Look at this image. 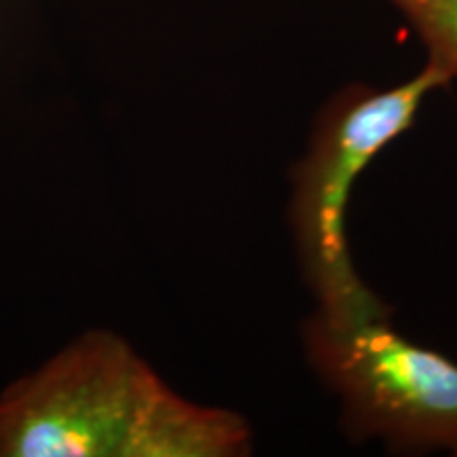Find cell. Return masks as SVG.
Segmentation results:
<instances>
[{
  "mask_svg": "<svg viewBox=\"0 0 457 457\" xmlns=\"http://www.w3.org/2000/svg\"><path fill=\"white\" fill-rule=\"evenodd\" d=\"M237 413L165 384L111 330H89L0 392V457H239Z\"/></svg>",
  "mask_w": 457,
  "mask_h": 457,
  "instance_id": "6da1fadb",
  "label": "cell"
},
{
  "mask_svg": "<svg viewBox=\"0 0 457 457\" xmlns=\"http://www.w3.org/2000/svg\"><path fill=\"white\" fill-rule=\"evenodd\" d=\"M451 77L453 72L432 57L407 83L352 100L330 114L301 163L293 227L322 322L350 327L386 318L381 303L353 270L345 237L347 205L367 165L409 129L421 102Z\"/></svg>",
  "mask_w": 457,
  "mask_h": 457,
  "instance_id": "7a4b0ae2",
  "label": "cell"
},
{
  "mask_svg": "<svg viewBox=\"0 0 457 457\" xmlns=\"http://www.w3.org/2000/svg\"><path fill=\"white\" fill-rule=\"evenodd\" d=\"M310 347L362 428L394 441L457 449V364L415 345L384 318L350 327L313 320Z\"/></svg>",
  "mask_w": 457,
  "mask_h": 457,
  "instance_id": "3957f363",
  "label": "cell"
},
{
  "mask_svg": "<svg viewBox=\"0 0 457 457\" xmlns=\"http://www.w3.org/2000/svg\"><path fill=\"white\" fill-rule=\"evenodd\" d=\"M413 21L432 49L457 74V0H392Z\"/></svg>",
  "mask_w": 457,
  "mask_h": 457,
  "instance_id": "277c9868",
  "label": "cell"
}]
</instances>
